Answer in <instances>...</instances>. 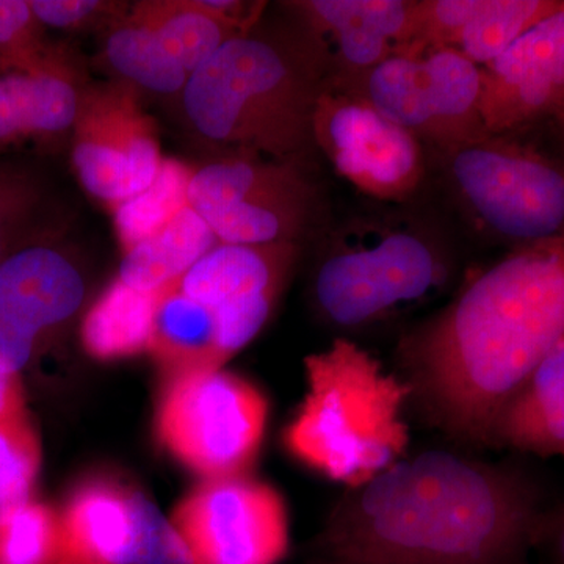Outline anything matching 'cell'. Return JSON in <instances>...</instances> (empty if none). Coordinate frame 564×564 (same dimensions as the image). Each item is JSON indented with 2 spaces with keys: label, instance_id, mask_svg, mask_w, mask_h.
Segmentation results:
<instances>
[{
  "label": "cell",
  "instance_id": "1",
  "mask_svg": "<svg viewBox=\"0 0 564 564\" xmlns=\"http://www.w3.org/2000/svg\"><path fill=\"white\" fill-rule=\"evenodd\" d=\"M562 340L564 231L513 248L408 329L397 373L426 425L485 451L505 404Z\"/></svg>",
  "mask_w": 564,
  "mask_h": 564
},
{
  "label": "cell",
  "instance_id": "2",
  "mask_svg": "<svg viewBox=\"0 0 564 564\" xmlns=\"http://www.w3.org/2000/svg\"><path fill=\"white\" fill-rule=\"evenodd\" d=\"M545 511L522 467L432 448L347 489L314 563L530 564Z\"/></svg>",
  "mask_w": 564,
  "mask_h": 564
},
{
  "label": "cell",
  "instance_id": "3",
  "mask_svg": "<svg viewBox=\"0 0 564 564\" xmlns=\"http://www.w3.org/2000/svg\"><path fill=\"white\" fill-rule=\"evenodd\" d=\"M328 82L322 44L295 24L262 25L225 44L177 99L187 131L225 155L300 163L314 143V113Z\"/></svg>",
  "mask_w": 564,
  "mask_h": 564
},
{
  "label": "cell",
  "instance_id": "4",
  "mask_svg": "<svg viewBox=\"0 0 564 564\" xmlns=\"http://www.w3.org/2000/svg\"><path fill=\"white\" fill-rule=\"evenodd\" d=\"M304 372L306 395L284 430L296 459L351 489L408 455L411 391L399 373L345 336L307 356Z\"/></svg>",
  "mask_w": 564,
  "mask_h": 564
},
{
  "label": "cell",
  "instance_id": "5",
  "mask_svg": "<svg viewBox=\"0 0 564 564\" xmlns=\"http://www.w3.org/2000/svg\"><path fill=\"white\" fill-rule=\"evenodd\" d=\"M454 273L451 248L425 223L362 218L348 223L323 252L311 295L323 321L356 332L430 302Z\"/></svg>",
  "mask_w": 564,
  "mask_h": 564
},
{
  "label": "cell",
  "instance_id": "6",
  "mask_svg": "<svg viewBox=\"0 0 564 564\" xmlns=\"http://www.w3.org/2000/svg\"><path fill=\"white\" fill-rule=\"evenodd\" d=\"M437 152L445 187L485 236L519 248L564 231L563 159L494 133Z\"/></svg>",
  "mask_w": 564,
  "mask_h": 564
},
{
  "label": "cell",
  "instance_id": "7",
  "mask_svg": "<svg viewBox=\"0 0 564 564\" xmlns=\"http://www.w3.org/2000/svg\"><path fill=\"white\" fill-rule=\"evenodd\" d=\"M265 395L239 375L220 369L177 375L158 410L166 451L207 480L245 477L265 434Z\"/></svg>",
  "mask_w": 564,
  "mask_h": 564
},
{
  "label": "cell",
  "instance_id": "8",
  "mask_svg": "<svg viewBox=\"0 0 564 564\" xmlns=\"http://www.w3.org/2000/svg\"><path fill=\"white\" fill-rule=\"evenodd\" d=\"M70 144L82 187L110 209L147 191L165 161L141 96L115 80L87 85Z\"/></svg>",
  "mask_w": 564,
  "mask_h": 564
},
{
  "label": "cell",
  "instance_id": "9",
  "mask_svg": "<svg viewBox=\"0 0 564 564\" xmlns=\"http://www.w3.org/2000/svg\"><path fill=\"white\" fill-rule=\"evenodd\" d=\"M314 143L344 180L378 202H408L425 177L422 141L329 80L315 106Z\"/></svg>",
  "mask_w": 564,
  "mask_h": 564
},
{
  "label": "cell",
  "instance_id": "10",
  "mask_svg": "<svg viewBox=\"0 0 564 564\" xmlns=\"http://www.w3.org/2000/svg\"><path fill=\"white\" fill-rule=\"evenodd\" d=\"M172 524L193 564H278L291 543L281 494L247 475L193 489Z\"/></svg>",
  "mask_w": 564,
  "mask_h": 564
},
{
  "label": "cell",
  "instance_id": "11",
  "mask_svg": "<svg viewBox=\"0 0 564 564\" xmlns=\"http://www.w3.org/2000/svg\"><path fill=\"white\" fill-rule=\"evenodd\" d=\"M87 281L61 234L0 263V373L20 375L84 306Z\"/></svg>",
  "mask_w": 564,
  "mask_h": 564
},
{
  "label": "cell",
  "instance_id": "12",
  "mask_svg": "<svg viewBox=\"0 0 564 564\" xmlns=\"http://www.w3.org/2000/svg\"><path fill=\"white\" fill-rule=\"evenodd\" d=\"M313 198L300 163L242 155L212 169L204 202L195 212L220 243H299Z\"/></svg>",
  "mask_w": 564,
  "mask_h": 564
},
{
  "label": "cell",
  "instance_id": "13",
  "mask_svg": "<svg viewBox=\"0 0 564 564\" xmlns=\"http://www.w3.org/2000/svg\"><path fill=\"white\" fill-rule=\"evenodd\" d=\"M61 564H192L172 521L143 494L91 481L61 513Z\"/></svg>",
  "mask_w": 564,
  "mask_h": 564
},
{
  "label": "cell",
  "instance_id": "14",
  "mask_svg": "<svg viewBox=\"0 0 564 564\" xmlns=\"http://www.w3.org/2000/svg\"><path fill=\"white\" fill-rule=\"evenodd\" d=\"M299 252V243H218L177 281L185 295L214 313L226 359L270 321Z\"/></svg>",
  "mask_w": 564,
  "mask_h": 564
},
{
  "label": "cell",
  "instance_id": "15",
  "mask_svg": "<svg viewBox=\"0 0 564 564\" xmlns=\"http://www.w3.org/2000/svg\"><path fill=\"white\" fill-rule=\"evenodd\" d=\"M88 84L66 47L50 44L33 57H0V158L28 143L70 140Z\"/></svg>",
  "mask_w": 564,
  "mask_h": 564
},
{
  "label": "cell",
  "instance_id": "16",
  "mask_svg": "<svg viewBox=\"0 0 564 564\" xmlns=\"http://www.w3.org/2000/svg\"><path fill=\"white\" fill-rule=\"evenodd\" d=\"M564 104V2L481 66L480 115L494 135L552 118Z\"/></svg>",
  "mask_w": 564,
  "mask_h": 564
},
{
  "label": "cell",
  "instance_id": "17",
  "mask_svg": "<svg viewBox=\"0 0 564 564\" xmlns=\"http://www.w3.org/2000/svg\"><path fill=\"white\" fill-rule=\"evenodd\" d=\"M288 7L322 44L328 80L347 90L395 54L393 44L410 29L406 0H302Z\"/></svg>",
  "mask_w": 564,
  "mask_h": 564
},
{
  "label": "cell",
  "instance_id": "18",
  "mask_svg": "<svg viewBox=\"0 0 564 564\" xmlns=\"http://www.w3.org/2000/svg\"><path fill=\"white\" fill-rule=\"evenodd\" d=\"M492 448L564 458V340L505 404L494 425Z\"/></svg>",
  "mask_w": 564,
  "mask_h": 564
},
{
  "label": "cell",
  "instance_id": "19",
  "mask_svg": "<svg viewBox=\"0 0 564 564\" xmlns=\"http://www.w3.org/2000/svg\"><path fill=\"white\" fill-rule=\"evenodd\" d=\"M148 351L170 377L220 369L228 361L218 343L214 313L185 295L177 281L158 291Z\"/></svg>",
  "mask_w": 564,
  "mask_h": 564
},
{
  "label": "cell",
  "instance_id": "20",
  "mask_svg": "<svg viewBox=\"0 0 564 564\" xmlns=\"http://www.w3.org/2000/svg\"><path fill=\"white\" fill-rule=\"evenodd\" d=\"M99 65L111 80L155 98L180 99L191 79L152 29L128 13L104 31Z\"/></svg>",
  "mask_w": 564,
  "mask_h": 564
},
{
  "label": "cell",
  "instance_id": "21",
  "mask_svg": "<svg viewBox=\"0 0 564 564\" xmlns=\"http://www.w3.org/2000/svg\"><path fill=\"white\" fill-rule=\"evenodd\" d=\"M218 242L191 206L147 240L122 252L118 280L141 292H158L180 281Z\"/></svg>",
  "mask_w": 564,
  "mask_h": 564
},
{
  "label": "cell",
  "instance_id": "22",
  "mask_svg": "<svg viewBox=\"0 0 564 564\" xmlns=\"http://www.w3.org/2000/svg\"><path fill=\"white\" fill-rule=\"evenodd\" d=\"M129 17L152 29L191 76L228 41L252 29L206 9L202 0L139 2L129 7Z\"/></svg>",
  "mask_w": 564,
  "mask_h": 564
},
{
  "label": "cell",
  "instance_id": "23",
  "mask_svg": "<svg viewBox=\"0 0 564 564\" xmlns=\"http://www.w3.org/2000/svg\"><path fill=\"white\" fill-rule=\"evenodd\" d=\"M426 91L437 129L436 150L477 140L486 129L480 115L481 66L455 47L422 55Z\"/></svg>",
  "mask_w": 564,
  "mask_h": 564
},
{
  "label": "cell",
  "instance_id": "24",
  "mask_svg": "<svg viewBox=\"0 0 564 564\" xmlns=\"http://www.w3.org/2000/svg\"><path fill=\"white\" fill-rule=\"evenodd\" d=\"M158 292H141L115 280L85 314L80 339L99 361L131 358L150 348Z\"/></svg>",
  "mask_w": 564,
  "mask_h": 564
},
{
  "label": "cell",
  "instance_id": "25",
  "mask_svg": "<svg viewBox=\"0 0 564 564\" xmlns=\"http://www.w3.org/2000/svg\"><path fill=\"white\" fill-rule=\"evenodd\" d=\"M350 90L359 93L389 121L436 147L437 129L422 57L395 52L369 70Z\"/></svg>",
  "mask_w": 564,
  "mask_h": 564
},
{
  "label": "cell",
  "instance_id": "26",
  "mask_svg": "<svg viewBox=\"0 0 564 564\" xmlns=\"http://www.w3.org/2000/svg\"><path fill=\"white\" fill-rule=\"evenodd\" d=\"M55 234H61V226L50 217L44 182L31 170L0 158V263Z\"/></svg>",
  "mask_w": 564,
  "mask_h": 564
},
{
  "label": "cell",
  "instance_id": "27",
  "mask_svg": "<svg viewBox=\"0 0 564 564\" xmlns=\"http://www.w3.org/2000/svg\"><path fill=\"white\" fill-rule=\"evenodd\" d=\"M192 174L193 170L184 163L165 159L159 176L147 191L111 209L122 252L161 231L188 206L187 191Z\"/></svg>",
  "mask_w": 564,
  "mask_h": 564
},
{
  "label": "cell",
  "instance_id": "28",
  "mask_svg": "<svg viewBox=\"0 0 564 564\" xmlns=\"http://www.w3.org/2000/svg\"><path fill=\"white\" fill-rule=\"evenodd\" d=\"M564 0H486L485 9L463 33L455 50L486 66L514 41L555 13Z\"/></svg>",
  "mask_w": 564,
  "mask_h": 564
},
{
  "label": "cell",
  "instance_id": "29",
  "mask_svg": "<svg viewBox=\"0 0 564 564\" xmlns=\"http://www.w3.org/2000/svg\"><path fill=\"white\" fill-rule=\"evenodd\" d=\"M61 563V514L31 500L0 513V564Z\"/></svg>",
  "mask_w": 564,
  "mask_h": 564
},
{
  "label": "cell",
  "instance_id": "30",
  "mask_svg": "<svg viewBox=\"0 0 564 564\" xmlns=\"http://www.w3.org/2000/svg\"><path fill=\"white\" fill-rule=\"evenodd\" d=\"M485 3L486 0H421L413 46L403 52L422 57L426 52L456 47Z\"/></svg>",
  "mask_w": 564,
  "mask_h": 564
},
{
  "label": "cell",
  "instance_id": "31",
  "mask_svg": "<svg viewBox=\"0 0 564 564\" xmlns=\"http://www.w3.org/2000/svg\"><path fill=\"white\" fill-rule=\"evenodd\" d=\"M39 462V445L22 414L0 422V489L14 505L28 502Z\"/></svg>",
  "mask_w": 564,
  "mask_h": 564
},
{
  "label": "cell",
  "instance_id": "32",
  "mask_svg": "<svg viewBox=\"0 0 564 564\" xmlns=\"http://www.w3.org/2000/svg\"><path fill=\"white\" fill-rule=\"evenodd\" d=\"M31 7L44 29L66 32L91 29L104 32L129 10L126 3L102 0H31Z\"/></svg>",
  "mask_w": 564,
  "mask_h": 564
},
{
  "label": "cell",
  "instance_id": "33",
  "mask_svg": "<svg viewBox=\"0 0 564 564\" xmlns=\"http://www.w3.org/2000/svg\"><path fill=\"white\" fill-rule=\"evenodd\" d=\"M47 46L31 0H0V57H33Z\"/></svg>",
  "mask_w": 564,
  "mask_h": 564
},
{
  "label": "cell",
  "instance_id": "34",
  "mask_svg": "<svg viewBox=\"0 0 564 564\" xmlns=\"http://www.w3.org/2000/svg\"><path fill=\"white\" fill-rule=\"evenodd\" d=\"M534 551L543 552L547 564H564V502L545 511Z\"/></svg>",
  "mask_w": 564,
  "mask_h": 564
},
{
  "label": "cell",
  "instance_id": "35",
  "mask_svg": "<svg viewBox=\"0 0 564 564\" xmlns=\"http://www.w3.org/2000/svg\"><path fill=\"white\" fill-rule=\"evenodd\" d=\"M20 414V380L17 375L0 373V422Z\"/></svg>",
  "mask_w": 564,
  "mask_h": 564
},
{
  "label": "cell",
  "instance_id": "36",
  "mask_svg": "<svg viewBox=\"0 0 564 564\" xmlns=\"http://www.w3.org/2000/svg\"><path fill=\"white\" fill-rule=\"evenodd\" d=\"M552 120H554L556 135H558L560 143H562L564 154V104L562 107H560L558 110L555 111V115L554 117H552Z\"/></svg>",
  "mask_w": 564,
  "mask_h": 564
},
{
  "label": "cell",
  "instance_id": "37",
  "mask_svg": "<svg viewBox=\"0 0 564 564\" xmlns=\"http://www.w3.org/2000/svg\"><path fill=\"white\" fill-rule=\"evenodd\" d=\"M11 507H17V505L11 502L10 497L0 489V513H3V511L9 510Z\"/></svg>",
  "mask_w": 564,
  "mask_h": 564
}]
</instances>
